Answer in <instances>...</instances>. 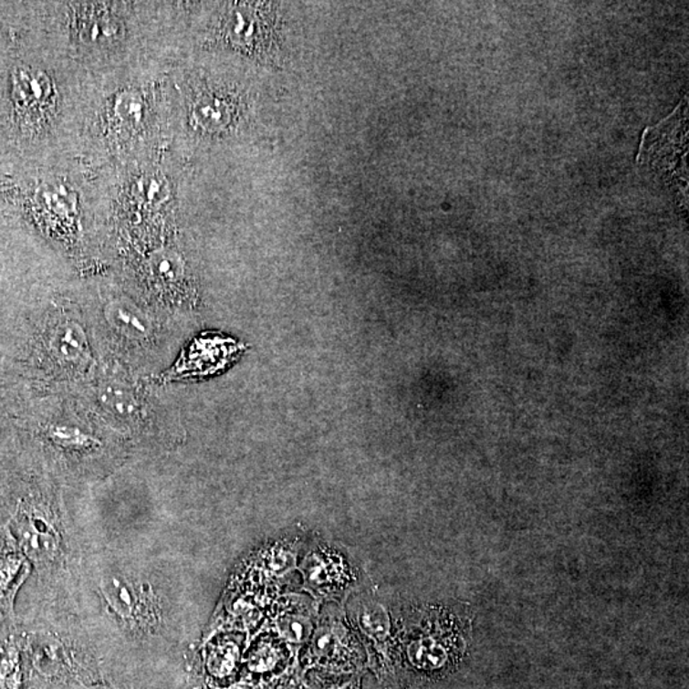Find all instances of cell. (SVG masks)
Instances as JSON below:
<instances>
[{
    "mask_svg": "<svg viewBox=\"0 0 689 689\" xmlns=\"http://www.w3.org/2000/svg\"><path fill=\"white\" fill-rule=\"evenodd\" d=\"M111 320L114 325L121 331L126 332L127 335L141 336L147 335L149 332V326H147V320L144 319L142 314L136 308L130 306V304H115L111 308Z\"/></svg>",
    "mask_w": 689,
    "mask_h": 689,
    "instance_id": "9c48e42d",
    "label": "cell"
},
{
    "mask_svg": "<svg viewBox=\"0 0 689 689\" xmlns=\"http://www.w3.org/2000/svg\"><path fill=\"white\" fill-rule=\"evenodd\" d=\"M54 348H56L57 357L62 358L63 360L75 363V361L86 358L88 339H86L81 327L69 322L57 329L56 339H54Z\"/></svg>",
    "mask_w": 689,
    "mask_h": 689,
    "instance_id": "52a82bcc",
    "label": "cell"
},
{
    "mask_svg": "<svg viewBox=\"0 0 689 689\" xmlns=\"http://www.w3.org/2000/svg\"><path fill=\"white\" fill-rule=\"evenodd\" d=\"M101 399L111 412L120 416H133L137 412L136 399L130 389L120 386V383H107L101 392Z\"/></svg>",
    "mask_w": 689,
    "mask_h": 689,
    "instance_id": "30bf717a",
    "label": "cell"
},
{
    "mask_svg": "<svg viewBox=\"0 0 689 689\" xmlns=\"http://www.w3.org/2000/svg\"><path fill=\"white\" fill-rule=\"evenodd\" d=\"M31 37L86 75L170 59L172 2L32 3Z\"/></svg>",
    "mask_w": 689,
    "mask_h": 689,
    "instance_id": "7a4b0ae2",
    "label": "cell"
},
{
    "mask_svg": "<svg viewBox=\"0 0 689 689\" xmlns=\"http://www.w3.org/2000/svg\"><path fill=\"white\" fill-rule=\"evenodd\" d=\"M6 69L2 115L6 134L30 162L75 156L86 73L30 37Z\"/></svg>",
    "mask_w": 689,
    "mask_h": 689,
    "instance_id": "3957f363",
    "label": "cell"
},
{
    "mask_svg": "<svg viewBox=\"0 0 689 689\" xmlns=\"http://www.w3.org/2000/svg\"><path fill=\"white\" fill-rule=\"evenodd\" d=\"M277 659V653L275 652V650L272 652V649L266 652L265 655L264 652L258 653L257 659L255 660V668L258 671H268L275 665Z\"/></svg>",
    "mask_w": 689,
    "mask_h": 689,
    "instance_id": "7c38bea8",
    "label": "cell"
},
{
    "mask_svg": "<svg viewBox=\"0 0 689 689\" xmlns=\"http://www.w3.org/2000/svg\"><path fill=\"white\" fill-rule=\"evenodd\" d=\"M102 595L107 600L109 607L123 621H137V613L141 609L140 595L130 583L120 579L111 577L102 583Z\"/></svg>",
    "mask_w": 689,
    "mask_h": 689,
    "instance_id": "5b68a950",
    "label": "cell"
},
{
    "mask_svg": "<svg viewBox=\"0 0 689 689\" xmlns=\"http://www.w3.org/2000/svg\"><path fill=\"white\" fill-rule=\"evenodd\" d=\"M168 66L146 59L86 75L75 155L105 170L170 149Z\"/></svg>",
    "mask_w": 689,
    "mask_h": 689,
    "instance_id": "6da1fadb",
    "label": "cell"
},
{
    "mask_svg": "<svg viewBox=\"0 0 689 689\" xmlns=\"http://www.w3.org/2000/svg\"><path fill=\"white\" fill-rule=\"evenodd\" d=\"M348 634L341 627L323 628L314 640L313 653L325 664H344L350 660Z\"/></svg>",
    "mask_w": 689,
    "mask_h": 689,
    "instance_id": "8992f818",
    "label": "cell"
},
{
    "mask_svg": "<svg viewBox=\"0 0 689 689\" xmlns=\"http://www.w3.org/2000/svg\"><path fill=\"white\" fill-rule=\"evenodd\" d=\"M687 101L659 126L646 130L639 162L655 170L666 185L687 194Z\"/></svg>",
    "mask_w": 689,
    "mask_h": 689,
    "instance_id": "277c9868",
    "label": "cell"
},
{
    "mask_svg": "<svg viewBox=\"0 0 689 689\" xmlns=\"http://www.w3.org/2000/svg\"><path fill=\"white\" fill-rule=\"evenodd\" d=\"M47 437L50 441L59 447L67 448V450H89L96 445H100V441L92 437L81 431L76 426L57 424L51 426L49 432H47Z\"/></svg>",
    "mask_w": 689,
    "mask_h": 689,
    "instance_id": "ba28073f",
    "label": "cell"
},
{
    "mask_svg": "<svg viewBox=\"0 0 689 689\" xmlns=\"http://www.w3.org/2000/svg\"><path fill=\"white\" fill-rule=\"evenodd\" d=\"M281 628L288 640L301 641L307 637L309 623H308L306 618L300 617V615H287L281 621Z\"/></svg>",
    "mask_w": 689,
    "mask_h": 689,
    "instance_id": "8fae6325",
    "label": "cell"
}]
</instances>
